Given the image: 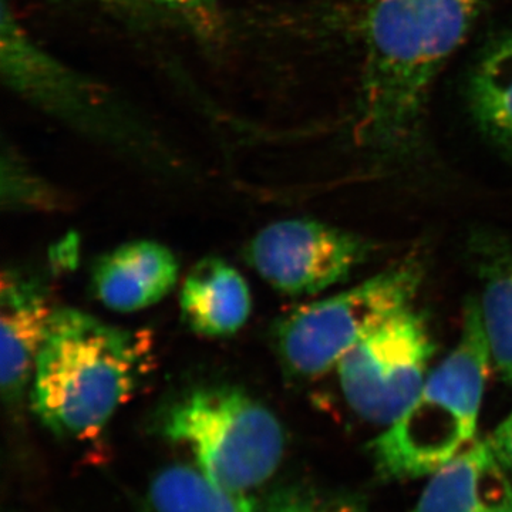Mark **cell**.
I'll use <instances>...</instances> for the list:
<instances>
[{
  "label": "cell",
  "instance_id": "obj_4",
  "mask_svg": "<svg viewBox=\"0 0 512 512\" xmlns=\"http://www.w3.org/2000/svg\"><path fill=\"white\" fill-rule=\"evenodd\" d=\"M491 365L478 303L470 301L456 348L370 446L377 470L397 480L431 476L474 443Z\"/></svg>",
  "mask_w": 512,
  "mask_h": 512
},
{
  "label": "cell",
  "instance_id": "obj_11",
  "mask_svg": "<svg viewBox=\"0 0 512 512\" xmlns=\"http://www.w3.org/2000/svg\"><path fill=\"white\" fill-rule=\"evenodd\" d=\"M512 480L490 440H476L431 474L412 512H505Z\"/></svg>",
  "mask_w": 512,
  "mask_h": 512
},
{
  "label": "cell",
  "instance_id": "obj_13",
  "mask_svg": "<svg viewBox=\"0 0 512 512\" xmlns=\"http://www.w3.org/2000/svg\"><path fill=\"white\" fill-rule=\"evenodd\" d=\"M470 103L485 134L512 153V33L481 57L471 76Z\"/></svg>",
  "mask_w": 512,
  "mask_h": 512
},
{
  "label": "cell",
  "instance_id": "obj_10",
  "mask_svg": "<svg viewBox=\"0 0 512 512\" xmlns=\"http://www.w3.org/2000/svg\"><path fill=\"white\" fill-rule=\"evenodd\" d=\"M174 252L156 241H131L101 255L92 269L94 298L111 311L131 313L163 301L177 285Z\"/></svg>",
  "mask_w": 512,
  "mask_h": 512
},
{
  "label": "cell",
  "instance_id": "obj_5",
  "mask_svg": "<svg viewBox=\"0 0 512 512\" xmlns=\"http://www.w3.org/2000/svg\"><path fill=\"white\" fill-rule=\"evenodd\" d=\"M161 436L190 450L210 480L248 494L274 477L284 458L281 421L239 387L202 386L164 407Z\"/></svg>",
  "mask_w": 512,
  "mask_h": 512
},
{
  "label": "cell",
  "instance_id": "obj_20",
  "mask_svg": "<svg viewBox=\"0 0 512 512\" xmlns=\"http://www.w3.org/2000/svg\"><path fill=\"white\" fill-rule=\"evenodd\" d=\"M56 2L96 3V5L104 6V8L117 9L120 10V12L137 13V15L153 12V10L144 8V6L137 3L136 0H56Z\"/></svg>",
  "mask_w": 512,
  "mask_h": 512
},
{
  "label": "cell",
  "instance_id": "obj_8",
  "mask_svg": "<svg viewBox=\"0 0 512 512\" xmlns=\"http://www.w3.org/2000/svg\"><path fill=\"white\" fill-rule=\"evenodd\" d=\"M372 249L365 238L345 229L296 218L261 229L248 242L245 259L275 291L312 296L346 281Z\"/></svg>",
  "mask_w": 512,
  "mask_h": 512
},
{
  "label": "cell",
  "instance_id": "obj_6",
  "mask_svg": "<svg viewBox=\"0 0 512 512\" xmlns=\"http://www.w3.org/2000/svg\"><path fill=\"white\" fill-rule=\"evenodd\" d=\"M423 276L419 259H404L353 288L286 313L274 330L286 375L313 380L336 369L357 343L410 308Z\"/></svg>",
  "mask_w": 512,
  "mask_h": 512
},
{
  "label": "cell",
  "instance_id": "obj_17",
  "mask_svg": "<svg viewBox=\"0 0 512 512\" xmlns=\"http://www.w3.org/2000/svg\"><path fill=\"white\" fill-rule=\"evenodd\" d=\"M268 512H328V498L308 490L286 488L272 495Z\"/></svg>",
  "mask_w": 512,
  "mask_h": 512
},
{
  "label": "cell",
  "instance_id": "obj_22",
  "mask_svg": "<svg viewBox=\"0 0 512 512\" xmlns=\"http://www.w3.org/2000/svg\"><path fill=\"white\" fill-rule=\"evenodd\" d=\"M505 512H512V504L510 505V508H508V510Z\"/></svg>",
  "mask_w": 512,
  "mask_h": 512
},
{
  "label": "cell",
  "instance_id": "obj_15",
  "mask_svg": "<svg viewBox=\"0 0 512 512\" xmlns=\"http://www.w3.org/2000/svg\"><path fill=\"white\" fill-rule=\"evenodd\" d=\"M480 272L483 289L477 303L491 363L512 384V247L484 258Z\"/></svg>",
  "mask_w": 512,
  "mask_h": 512
},
{
  "label": "cell",
  "instance_id": "obj_12",
  "mask_svg": "<svg viewBox=\"0 0 512 512\" xmlns=\"http://www.w3.org/2000/svg\"><path fill=\"white\" fill-rule=\"evenodd\" d=\"M181 319L204 338H228L247 323L252 311L247 281L217 256L201 259L184 279Z\"/></svg>",
  "mask_w": 512,
  "mask_h": 512
},
{
  "label": "cell",
  "instance_id": "obj_7",
  "mask_svg": "<svg viewBox=\"0 0 512 512\" xmlns=\"http://www.w3.org/2000/svg\"><path fill=\"white\" fill-rule=\"evenodd\" d=\"M410 308L357 343L336 366L352 412L377 426L399 419L429 376L433 338L426 319Z\"/></svg>",
  "mask_w": 512,
  "mask_h": 512
},
{
  "label": "cell",
  "instance_id": "obj_18",
  "mask_svg": "<svg viewBox=\"0 0 512 512\" xmlns=\"http://www.w3.org/2000/svg\"><path fill=\"white\" fill-rule=\"evenodd\" d=\"M144 8L180 13L188 18L201 19L214 15L218 0H136Z\"/></svg>",
  "mask_w": 512,
  "mask_h": 512
},
{
  "label": "cell",
  "instance_id": "obj_9",
  "mask_svg": "<svg viewBox=\"0 0 512 512\" xmlns=\"http://www.w3.org/2000/svg\"><path fill=\"white\" fill-rule=\"evenodd\" d=\"M56 308L39 275L22 268L5 269L0 279L2 397L16 409L30 392L33 373Z\"/></svg>",
  "mask_w": 512,
  "mask_h": 512
},
{
  "label": "cell",
  "instance_id": "obj_1",
  "mask_svg": "<svg viewBox=\"0 0 512 512\" xmlns=\"http://www.w3.org/2000/svg\"><path fill=\"white\" fill-rule=\"evenodd\" d=\"M481 0H367L360 140L403 146L421 126L433 80L466 39Z\"/></svg>",
  "mask_w": 512,
  "mask_h": 512
},
{
  "label": "cell",
  "instance_id": "obj_16",
  "mask_svg": "<svg viewBox=\"0 0 512 512\" xmlns=\"http://www.w3.org/2000/svg\"><path fill=\"white\" fill-rule=\"evenodd\" d=\"M2 207L9 211H60L67 205L66 197L56 185L37 173L18 148L3 140Z\"/></svg>",
  "mask_w": 512,
  "mask_h": 512
},
{
  "label": "cell",
  "instance_id": "obj_14",
  "mask_svg": "<svg viewBox=\"0 0 512 512\" xmlns=\"http://www.w3.org/2000/svg\"><path fill=\"white\" fill-rule=\"evenodd\" d=\"M148 503L153 512H259L248 494L228 490L198 467L175 464L151 481Z\"/></svg>",
  "mask_w": 512,
  "mask_h": 512
},
{
  "label": "cell",
  "instance_id": "obj_3",
  "mask_svg": "<svg viewBox=\"0 0 512 512\" xmlns=\"http://www.w3.org/2000/svg\"><path fill=\"white\" fill-rule=\"evenodd\" d=\"M0 12V74L19 100L84 140L128 160L158 171L181 167L177 150L136 104L39 45L10 0H2Z\"/></svg>",
  "mask_w": 512,
  "mask_h": 512
},
{
  "label": "cell",
  "instance_id": "obj_19",
  "mask_svg": "<svg viewBox=\"0 0 512 512\" xmlns=\"http://www.w3.org/2000/svg\"><path fill=\"white\" fill-rule=\"evenodd\" d=\"M491 447L495 457L500 461L501 466L507 471L508 476L512 480V412L495 429L493 436L490 439Z\"/></svg>",
  "mask_w": 512,
  "mask_h": 512
},
{
  "label": "cell",
  "instance_id": "obj_2",
  "mask_svg": "<svg viewBox=\"0 0 512 512\" xmlns=\"http://www.w3.org/2000/svg\"><path fill=\"white\" fill-rule=\"evenodd\" d=\"M154 367L147 330L56 308L30 384L37 419L60 439L87 440L134 396Z\"/></svg>",
  "mask_w": 512,
  "mask_h": 512
},
{
  "label": "cell",
  "instance_id": "obj_21",
  "mask_svg": "<svg viewBox=\"0 0 512 512\" xmlns=\"http://www.w3.org/2000/svg\"><path fill=\"white\" fill-rule=\"evenodd\" d=\"M328 512H363L362 508L359 505L353 503L350 500H343V498H338V500H330L328 498Z\"/></svg>",
  "mask_w": 512,
  "mask_h": 512
}]
</instances>
